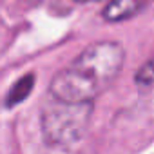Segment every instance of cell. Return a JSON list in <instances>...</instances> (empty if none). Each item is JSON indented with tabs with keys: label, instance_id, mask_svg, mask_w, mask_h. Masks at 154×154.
Masks as SVG:
<instances>
[{
	"label": "cell",
	"instance_id": "6da1fadb",
	"mask_svg": "<svg viewBox=\"0 0 154 154\" xmlns=\"http://www.w3.org/2000/svg\"><path fill=\"white\" fill-rule=\"evenodd\" d=\"M125 62L122 44L105 40L85 47L49 84V96L67 103H93L116 78Z\"/></svg>",
	"mask_w": 154,
	"mask_h": 154
},
{
	"label": "cell",
	"instance_id": "7a4b0ae2",
	"mask_svg": "<svg viewBox=\"0 0 154 154\" xmlns=\"http://www.w3.org/2000/svg\"><path fill=\"white\" fill-rule=\"evenodd\" d=\"M93 116V103H67L54 98L40 114L42 138L49 147H72L84 140Z\"/></svg>",
	"mask_w": 154,
	"mask_h": 154
},
{
	"label": "cell",
	"instance_id": "3957f363",
	"mask_svg": "<svg viewBox=\"0 0 154 154\" xmlns=\"http://www.w3.org/2000/svg\"><path fill=\"white\" fill-rule=\"evenodd\" d=\"M147 6V0H111L103 8L102 17L105 22H123L136 17Z\"/></svg>",
	"mask_w": 154,
	"mask_h": 154
},
{
	"label": "cell",
	"instance_id": "277c9868",
	"mask_svg": "<svg viewBox=\"0 0 154 154\" xmlns=\"http://www.w3.org/2000/svg\"><path fill=\"white\" fill-rule=\"evenodd\" d=\"M33 87H35V74H33V72L24 74L22 78H18V80L11 85V89L8 91V94H6V107L11 109V107L22 103V102L31 94Z\"/></svg>",
	"mask_w": 154,
	"mask_h": 154
},
{
	"label": "cell",
	"instance_id": "5b68a950",
	"mask_svg": "<svg viewBox=\"0 0 154 154\" xmlns=\"http://www.w3.org/2000/svg\"><path fill=\"white\" fill-rule=\"evenodd\" d=\"M134 84L140 89H149L154 85V60L145 62L134 74Z\"/></svg>",
	"mask_w": 154,
	"mask_h": 154
},
{
	"label": "cell",
	"instance_id": "8992f818",
	"mask_svg": "<svg viewBox=\"0 0 154 154\" xmlns=\"http://www.w3.org/2000/svg\"><path fill=\"white\" fill-rule=\"evenodd\" d=\"M26 4H29V6H36V4H40L42 0H24Z\"/></svg>",
	"mask_w": 154,
	"mask_h": 154
},
{
	"label": "cell",
	"instance_id": "52a82bcc",
	"mask_svg": "<svg viewBox=\"0 0 154 154\" xmlns=\"http://www.w3.org/2000/svg\"><path fill=\"white\" fill-rule=\"evenodd\" d=\"M78 4H91V2H100V0H74Z\"/></svg>",
	"mask_w": 154,
	"mask_h": 154
}]
</instances>
